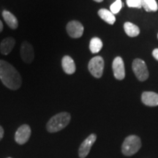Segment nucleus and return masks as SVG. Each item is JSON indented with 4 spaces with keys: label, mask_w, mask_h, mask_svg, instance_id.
I'll return each instance as SVG.
<instances>
[{
    "label": "nucleus",
    "mask_w": 158,
    "mask_h": 158,
    "mask_svg": "<svg viewBox=\"0 0 158 158\" xmlns=\"http://www.w3.org/2000/svg\"><path fill=\"white\" fill-rule=\"evenodd\" d=\"M0 79L6 87L17 90L22 84V78L13 65L5 60H0Z\"/></svg>",
    "instance_id": "obj_1"
},
{
    "label": "nucleus",
    "mask_w": 158,
    "mask_h": 158,
    "mask_svg": "<svg viewBox=\"0 0 158 158\" xmlns=\"http://www.w3.org/2000/svg\"><path fill=\"white\" fill-rule=\"evenodd\" d=\"M71 119L70 114L68 112L57 114L50 118L46 124L47 130L49 133H56L66 127Z\"/></svg>",
    "instance_id": "obj_2"
},
{
    "label": "nucleus",
    "mask_w": 158,
    "mask_h": 158,
    "mask_svg": "<svg viewBox=\"0 0 158 158\" xmlns=\"http://www.w3.org/2000/svg\"><path fill=\"white\" fill-rule=\"evenodd\" d=\"M141 147V141L137 135H129L122 143V152L124 155L132 156L137 153Z\"/></svg>",
    "instance_id": "obj_3"
},
{
    "label": "nucleus",
    "mask_w": 158,
    "mask_h": 158,
    "mask_svg": "<svg viewBox=\"0 0 158 158\" xmlns=\"http://www.w3.org/2000/svg\"><path fill=\"white\" fill-rule=\"evenodd\" d=\"M89 70L95 78H100L103 73L104 60L101 56H98L92 58L89 62Z\"/></svg>",
    "instance_id": "obj_4"
},
{
    "label": "nucleus",
    "mask_w": 158,
    "mask_h": 158,
    "mask_svg": "<svg viewBox=\"0 0 158 158\" xmlns=\"http://www.w3.org/2000/svg\"><path fill=\"white\" fill-rule=\"evenodd\" d=\"M133 70L137 78L141 81L147 80L149 78V71L147 64L141 59H135L133 62Z\"/></svg>",
    "instance_id": "obj_5"
},
{
    "label": "nucleus",
    "mask_w": 158,
    "mask_h": 158,
    "mask_svg": "<svg viewBox=\"0 0 158 158\" xmlns=\"http://www.w3.org/2000/svg\"><path fill=\"white\" fill-rule=\"evenodd\" d=\"M20 54L22 60L27 64H31L35 59V51L33 46L27 41H24L21 44Z\"/></svg>",
    "instance_id": "obj_6"
},
{
    "label": "nucleus",
    "mask_w": 158,
    "mask_h": 158,
    "mask_svg": "<svg viewBox=\"0 0 158 158\" xmlns=\"http://www.w3.org/2000/svg\"><path fill=\"white\" fill-rule=\"evenodd\" d=\"M31 135V128L28 124H23L19 127L15 134V141L17 143L22 145L29 141Z\"/></svg>",
    "instance_id": "obj_7"
},
{
    "label": "nucleus",
    "mask_w": 158,
    "mask_h": 158,
    "mask_svg": "<svg viewBox=\"0 0 158 158\" xmlns=\"http://www.w3.org/2000/svg\"><path fill=\"white\" fill-rule=\"evenodd\" d=\"M97 140V135L95 134H91L89 136H88L82 143L81 144L80 147L78 149V155L80 158H85L89 153L91 148H92L94 142Z\"/></svg>",
    "instance_id": "obj_8"
},
{
    "label": "nucleus",
    "mask_w": 158,
    "mask_h": 158,
    "mask_svg": "<svg viewBox=\"0 0 158 158\" xmlns=\"http://www.w3.org/2000/svg\"><path fill=\"white\" fill-rule=\"evenodd\" d=\"M69 36L73 38H79L84 33V27L78 21H72L68 23L66 27Z\"/></svg>",
    "instance_id": "obj_9"
},
{
    "label": "nucleus",
    "mask_w": 158,
    "mask_h": 158,
    "mask_svg": "<svg viewBox=\"0 0 158 158\" xmlns=\"http://www.w3.org/2000/svg\"><path fill=\"white\" fill-rule=\"evenodd\" d=\"M114 77L117 80H122L125 77V70H124V64L123 59L121 57L117 56L114 59L113 64H112Z\"/></svg>",
    "instance_id": "obj_10"
},
{
    "label": "nucleus",
    "mask_w": 158,
    "mask_h": 158,
    "mask_svg": "<svg viewBox=\"0 0 158 158\" xmlns=\"http://www.w3.org/2000/svg\"><path fill=\"white\" fill-rule=\"evenodd\" d=\"M143 103L148 106H158V94L153 92H144L141 95Z\"/></svg>",
    "instance_id": "obj_11"
},
{
    "label": "nucleus",
    "mask_w": 158,
    "mask_h": 158,
    "mask_svg": "<svg viewBox=\"0 0 158 158\" xmlns=\"http://www.w3.org/2000/svg\"><path fill=\"white\" fill-rule=\"evenodd\" d=\"M62 66L63 70L68 75L73 74L76 70V64L73 59L69 56H64L62 60Z\"/></svg>",
    "instance_id": "obj_12"
},
{
    "label": "nucleus",
    "mask_w": 158,
    "mask_h": 158,
    "mask_svg": "<svg viewBox=\"0 0 158 158\" xmlns=\"http://www.w3.org/2000/svg\"><path fill=\"white\" fill-rule=\"evenodd\" d=\"M15 45V40L13 37H7L2 41L0 45V51L4 55H7L11 52Z\"/></svg>",
    "instance_id": "obj_13"
},
{
    "label": "nucleus",
    "mask_w": 158,
    "mask_h": 158,
    "mask_svg": "<svg viewBox=\"0 0 158 158\" xmlns=\"http://www.w3.org/2000/svg\"><path fill=\"white\" fill-rule=\"evenodd\" d=\"M2 17L6 23L9 26L10 28H11L12 29H15L18 28L19 21H18L16 17L13 13L7 10H4L2 12Z\"/></svg>",
    "instance_id": "obj_14"
},
{
    "label": "nucleus",
    "mask_w": 158,
    "mask_h": 158,
    "mask_svg": "<svg viewBox=\"0 0 158 158\" xmlns=\"http://www.w3.org/2000/svg\"><path fill=\"white\" fill-rule=\"evenodd\" d=\"M98 15L103 21L109 24H114L116 21V18L113 13L106 9H100L98 11Z\"/></svg>",
    "instance_id": "obj_15"
},
{
    "label": "nucleus",
    "mask_w": 158,
    "mask_h": 158,
    "mask_svg": "<svg viewBox=\"0 0 158 158\" xmlns=\"http://www.w3.org/2000/svg\"><path fill=\"white\" fill-rule=\"evenodd\" d=\"M124 29L126 34H127L128 36L132 37L138 36L140 33L139 28L133 23L126 22L124 24Z\"/></svg>",
    "instance_id": "obj_16"
},
{
    "label": "nucleus",
    "mask_w": 158,
    "mask_h": 158,
    "mask_svg": "<svg viewBox=\"0 0 158 158\" xmlns=\"http://www.w3.org/2000/svg\"><path fill=\"white\" fill-rule=\"evenodd\" d=\"M102 48V40L98 37H93L89 43V49L91 52L93 54H97L101 50Z\"/></svg>",
    "instance_id": "obj_17"
},
{
    "label": "nucleus",
    "mask_w": 158,
    "mask_h": 158,
    "mask_svg": "<svg viewBox=\"0 0 158 158\" xmlns=\"http://www.w3.org/2000/svg\"><path fill=\"white\" fill-rule=\"evenodd\" d=\"M142 7L147 12L157 11L158 5L155 0H142Z\"/></svg>",
    "instance_id": "obj_18"
},
{
    "label": "nucleus",
    "mask_w": 158,
    "mask_h": 158,
    "mask_svg": "<svg viewBox=\"0 0 158 158\" xmlns=\"http://www.w3.org/2000/svg\"><path fill=\"white\" fill-rule=\"evenodd\" d=\"M122 7V0H116L114 2L110 5V12H111L113 14H117L118 12L120 11V10Z\"/></svg>",
    "instance_id": "obj_19"
},
{
    "label": "nucleus",
    "mask_w": 158,
    "mask_h": 158,
    "mask_svg": "<svg viewBox=\"0 0 158 158\" xmlns=\"http://www.w3.org/2000/svg\"><path fill=\"white\" fill-rule=\"evenodd\" d=\"M126 2L129 7H136L139 9L142 7V0H126Z\"/></svg>",
    "instance_id": "obj_20"
},
{
    "label": "nucleus",
    "mask_w": 158,
    "mask_h": 158,
    "mask_svg": "<svg viewBox=\"0 0 158 158\" xmlns=\"http://www.w3.org/2000/svg\"><path fill=\"white\" fill-rule=\"evenodd\" d=\"M152 55H153V56L155 57V58L158 61V48H155V50L153 51Z\"/></svg>",
    "instance_id": "obj_21"
},
{
    "label": "nucleus",
    "mask_w": 158,
    "mask_h": 158,
    "mask_svg": "<svg viewBox=\"0 0 158 158\" xmlns=\"http://www.w3.org/2000/svg\"><path fill=\"white\" fill-rule=\"evenodd\" d=\"M4 133H5V132H4L3 127H2L1 125H0V141H1V140L2 139V138H3V136H4Z\"/></svg>",
    "instance_id": "obj_22"
},
{
    "label": "nucleus",
    "mask_w": 158,
    "mask_h": 158,
    "mask_svg": "<svg viewBox=\"0 0 158 158\" xmlns=\"http://www.w3.org/2000/svg\"><path fill=\"white\" fill-rule=\"evenodd\" d=\"M3 30V23L0 21V32H2V31Z\"/></svg>",
    "instance_id": "obj_23"
},
{
    "label": "nucleus",
    "mask_w": 158,
    "mask_h": 158,
    "mask_svg": "<svg viewBox=\"0 0 158 158\" xmlns=\"http://www.w3.org/2000/svg\"><path fill=\"white\" fill-rule=\"evenodd\" d=\"M94 2H102L103 0H94Z\"/></svg>",
    "instance_id": "obj_24"
},
{
    "label": "nucleus",
    "mask_w": 158,
    "mask_h": 158,
    "mask_svg": "<svg viewBox=\"0 0 158 158\" xmlns=\"http://www.w3.org/2000/svg\"><path fill=\"white\" fill-rule=\"evenodd\" d=\"M7 158H12V157H7Z\"/></svg>",
    "instance_id": "obj_25"
},
{
    "label": "nucleus",
    "mask_w": 158,
    "mask_h": 158,
    "mask_svg": "<svg viewBox=\"0 0 158 158\" xmlns=\"http://www.w3.org/2000/svg\"><path fill=\"white\" fill-rule=\"evenodd\" d=\"M157 37H158V35H157Z\"/></svg>",
    "instance_id": "obj_26"
}]
</instances>
